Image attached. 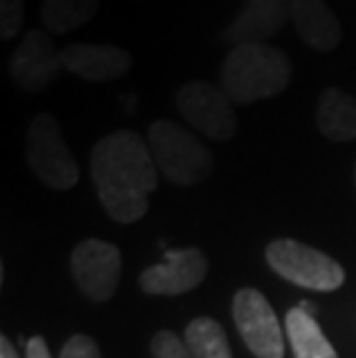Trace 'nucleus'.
<instances>
[{
  "label": "nucleus",
  "instance_id": "19",
  "mask_svg": "<svg viewBox=\"0 0 356 358\" xmlns=\"http://www.w3.org/2000/svg\"><path fill=\"white\" fill-rule=\"evenodd\" d=\"M150 352L153 358H192L185 340L171 331H157L150 340Z\"/></svg>",
  "mask_w": 356,
  "mask_h": 358
},
{
  "label": "nucleus",
  "instance_id": "4",
  "mask_svg": "<svg viewBox=\"0 0 356 358\" xmlns=\"http://www.w3.org/2000/svg\"><path fill=\"white\" fill-rule=\"evenodd\" d=\"M26 159L35 176L51 189H70L79 182V164L51 113H40L30 123Z\"/></svg>",
  "mask_w": 356,
  "mask_h": 358
},
{
  "label": "nucleus",
  "instance_id": "15",
  "mask_svg": "<svg viewBox=\"0 0 356 358\" xmlns=\"http://www.w3.org/2000/svg\"><path fill=\"white\" fill-rule=\"evenodd\" d=\"M287 338L297 358H338L336 349L322 333L315 315L303 308H292L287 312Z\"/></svg>",
  "mask_w": 356,
  "mask_h": 358
},
{
  "label": "nucleus",
  "instance_id": "1",
  "mask_svg": "<svg viewBox=\"0 0 356 358\" xmlns=\"http://www.w3.org/2000/svg\"><path fill=\"white\" fill-rule=\"evenodd\" d=\"M157 166L148 141L132 129L102 136L90 153V176L107 215L132 224L146 215L148 194L157 187Z\"/></svg>",
  "mask_w": 356,
  "mask_h": 358
},
{
  "label": "nucleus",
  "instance_id": "6",
  "mask_svg": "<svg viewBox=\"0 0 356 358\" xmlns=\"http://www.w3.org/2000/svg\"><path fill=\"white\" fill-rule=\"evenodd\" d=\"M178 113L197 132L213 141H229L236 134V113L234 102L220 86L208 81H190L176 93Z\"/></svg>",
  "mask_w": 356,
  "mask_h": 358
},
{
  "label": "nucleus",
  "instance_id": "22",
  "mask_svg": "<svg viewBox=\"0 0 356 358\" xmlns=\"http://www.w3.org/2000/svg\"><path fill=\"white\" fill-rule=\"evenodd\" d=\"M0 358H19L17 347L12 345L7 335H0Z\"/></svg>",
  "mask_w": 356,
  "mask_h": 358
},
{
  "label": "nucleus",
  "instance_id": "5",
  "mask_svg": "<svg viewBox=\"0 0 356 358\" xmlns=\"http://www.w3.org/2000/svg\"><path fill=\"white\" fill-rule=\"evenodd\" d=\"M266 262L280 278L313 292H336L345 282V268L336 259L292 238L269 243Z\"/></svg>",
  "mask_w": 356,
  "mask_h": 358
},
{
  "label": "nucleus",
  "instance_id": "9",
  "mask_svg": "<svg viewBox=\"0 0 356 358\" xmlns=\"http://www.w3.org/2000/svg\"><path fill=\"white\" fill-rule=\"evenodd\" d=\"M208 273V259L199 248L166 250L164 262L141 273L139 287L150 296H180L197 289Z\"/></svg>",
  "mask_w": 356,
  "mask_h": 358
},
{
  "label": "nucleus",
  "instance_id": "17",
  "mask_svg": "<svg viewBox=\"0 0 356 358\" xmlns=\"http://www.w3.org/2000/svg\"><path fill=\"white\" fill-rule=\"evenodd\" d=\"M185 345L192 358H232L225 329L211 317H197L185 329Z\"/></svg>",
  "mask_w": 356,
  "mask_h": 358
},
{
  "label": "nucleus",
  "instance_id": "11",
  "mask_svg": "<svg viewBox=\"0 0 356 358\" xmlns=\"http://www.w3.org/2000/svg\"><path fill=\"white\" fill-rule=\"evenodd\" d=\"M292 19V0H248L243 12L222 33V40L241 44H266Z\"/></svg>",
  "mask_w": 356,
  "mask_h": 358
},
{
  "label": "nucleus",
  "instance_id": "10",
  "mask_svg": "<svg viewBox=\"0 0 356 358\" xmlns=\"http://www.w3.org/2000/svg\"><path fill=\"white\" fill-rule=\"evenodd\" d=\"M60 70H63L60 51L44 30H28L10 60V77L26 93L44 90Z\"/></svg>",
  "mask_w": 356,
  "mask_h": 358
},
{
  "label": "nucleus",
  "instance_id": "21",
  "mask_svg": "<svg viewBox=\"0 0 356 358\" xmlns=\"http://www.w3.org/2000/svg\"><path fill=\"white\" fill-rule=\"evenodd\" d=\"M26 358H54L47 347V340L42 335H35L26 342Z\"/></svg>",
  "mask_w": 356,
  "mask_h": 358
},
{
  "label": "nucleus",
  "instance_id": "2",
  "mask_svg": "<svg viewBox=\"0 0 356 358\" xmlns=\"http://www.w3.org/2000/svg\"><path fill=\"white\" fill-rule=\"evenodd\" d=\"M292 79V63L271 44H241L220 70V88L234 104H252L280 95Z\"/></svg>",
  "mask_w": 356,
  "mask_h": 358
},
{
  "label": "nucleus",
  "instance_id": "3",
  "mask_svg": "<svg viewBox=\"0 0 356 358\" xmlns=\"http://www.w3.org/2000/svg\"><path fill=\"white\" fill-rule=\"evenodd\" d=\"M146 141L157 171L173 185H199L213 169V157L201 146V141L171 120H155L148 127Z\"/></svg>",
  "mask_w": 356,
  "mask_h": 358
},
{
  "label": "nucleus",
  "instance_id": "16",
  "mask_svg": "<svg viewBox=\"0 0 356 358\" xmlns=\"http://www.w3.org/2000/svg\"><path fill=\"white\" fill-rule=\"evenodd\" d=\"M102 0H42L40 19L49 33L67 35L95 17Z\"/></svg>",
  "mask_w": 356,
  "mask_h": 358
},
{
  "label": "nucleus",
  "instance_id": "20",
  "mask_svg": "<svg viewBox=\"0 0 356 358\" xmlns=\"http://www.w3.org/2000/svg\"><path fill=\"white\" fill-rule=\"evenodd\" d=\"M60 358H102L100 347L90 335L77 333L65 342L60 349Z\"/></svg>",
  "mask_w": 356,
  "mask_h": 358
},
{
  "label": "nucleus",
  "instance_id": "14",
  "mask_svg": "<svg viewBox=\"0 0 356 358\" xmlns=\"http://www.w3.org/2000/svg\"><path fill=\"white\" fill-rule=\"evenodd\" d=\"M317 129L329 141L347 143L356 139V100L340 88H327L317 104Z\"/></svg>",
  "mask_w": 356,
  "mask_h": 358
},
{
  "label": "nucleus",
  "instance_id": "7",
  "mask_svg": "<svg viewBox=\"0 0 356 358\" xmlns=\"http://www.w3.org/2000/svg\"><path fill=\"white\" fill-rule=\"evenodd\" d=\"M234 324L255 358H283L285 340L273 308L259 289H238L232 306Z\"/></svg>",
  "mask_w": 356,
  "mask_h": 358
},
{
  "label": "nucleus",
  "instance_id": "24",
  "mask_svg": "<svg viewBox=\"0 0 356 358\" xmlns=\"http://www.w3.org/2000/svg\"><path fill=\"white\" fill-rule=\"evenodd\" d=\"M354 182H356V164H354Z\"/></svg>",
  "mask_w": 356,
  "mask_h": 358
},
{
  "label": "nucleus",
  "instance_id": "23",
  "mask_svg": "<svg viewBox=\"0 0 356 358\" xmlns=\"http://www.w3.org/2000/svg\"><path fill=\"white\" fill-rule=\"evenodd\" d=\"M299 308H303L306 312H310V315H315V306H313L310 301H301V306H299Z\"/></svg>",
  "mask_w": 356,
  "mask_h": 358
},
{
  "label": "nucleus",
  "instance_id": "13",
  "mask_svg": "<svg viewBox=\"0 0 356 358\" xmlns=\"http://www.w3.org/2000/svg\"><path fill=\"white\" fill-rule=\"evenodd\" d=\"M292 24L315 51H333L343 40L340 21L324 0H292Z\"/></svg>",
  "mask_w": 356,
  "mask_h": 358
},
{
  "label": "nucleus",
  "instance_id": "18",
  "mask_svg": "<svg viewBox=\"0 0 356 358\" xmlns=\"http://www.w3.org/2000/svg\"><path fill=\"white\" fill-rule=\"evenodd\" d=\"M26 5L24 0H0V37L14 40L24 26Z\"/></svg>",
  "mask_w": 356,
  "mask_h": 358
},
{
  "label": "nucleus",
  "instance_id": "8",
  "mask_svg": "<svg viewBox=\"0 0 356 358\" xmlns=\"http://www.w3.org/2000/svg\"><path fill=\"white\" fill-rule=\"evenodd\" d=\"M72 275L81 294L95 303H107L118 289L120 273H123V259L120 250L107 241L88 238L74 248Z\"/></svg>",
  "mask_w": 356,
  "mask_h": 358
},
{
  "label": "nucleus",
  "instance_id": "12",
  "mask_svg": "<svg viewBox=\"0 0 356 358\" xmlns=\"http://www.w3.org/2000/svg\"><path fill=\"white\" fill-rule=\"evenodd\" d=\"M60 60L67 72L86 81H113L130 72L132 56L125 49L111 44L77 42L60 51Z\"/></svg>",
  "mask_w": 356,
  "mask_h": 358
}]
</instances>
